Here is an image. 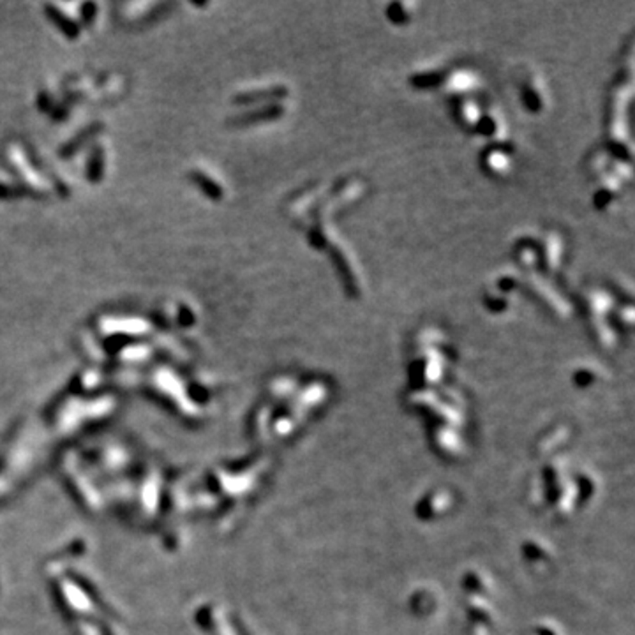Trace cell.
Wrapping results in <instances>:
<instances>
[{
	"mask_svg": "<svg viewBox=\"0 0 635 635\" xmlns=\"http://www.w3.org/2000/svg\"><path fill=\"white\" fill-rule=\"evenodd\" d=\"M46 11H48V16H50V18L54 20L55 23H57L58 29H61L62 32L65 34V36H68V37H76V36H78V27H76L75 23L71 22V20L65 18V16L62 15L61 11L54 9V8H51V6H46Z\"/></svg>",
	"mask_w": 635,
	"mask_h": 635,
	"instance_id": "1",
	"label": "cell"
},
{
	"mask_svg": "<svg viewBox=\"0 0 635 635\" xmlns=\"http://www.w3.org/2000/svg\"><path fill=\"white\" fill-rule=\"evenodd\" d=\"M193 180L198 184V186L201 187V189L205 191V193L208 194V196L215 198V200H218V198L221 196V189H219V187L215 186L214 182H210V180H208L207 177L200 175V173H193Z\"/></svg>",
	"mask_w": 635,
	"mask_h": 635,
	"instance_id": "2",
	"label": "cell"
}]
</instances>
